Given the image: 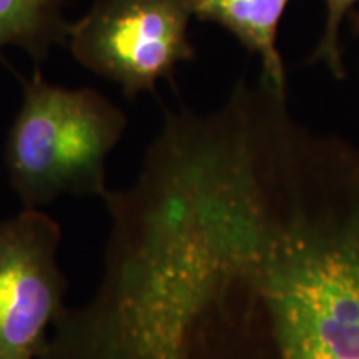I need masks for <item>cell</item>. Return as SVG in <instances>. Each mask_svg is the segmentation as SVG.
Returning <instances> with one entry per match:
<instances>
[{"label": "cell", "instance_id": "obj_7", "mask_svg": "<svg viewBox=\"0 0 359 359\" xmlns=\"http://www.w3.org/2000/svg\"><path fill=\"white\" fill-rule=\"evenodd\" d=\"M356 2L358 0H326L325 32L320 37V42L311 57V62H323L338 80L346 77L339 45V30L343 20L346 19Z\"/></svg>", "mask_w": 359, "mask_h": 359}, {"label": "cell", "instance_id": "obj_3", "mask_svg": "<svg viewBox=\"0 0 359 359\" xmlns=\"http://www.w3.org/2000/svg\"><path fill=\"white\" fill-rule=\"evenodd\" d=\"M191 17V0H98L70 27V48L83 67L135 98L195 58Z\"/></svg>", "mask_w": 359, "mask_h": 359}, {"label": "cell", "instance_id": "obj_6", "mask_svg": "<svg viewBox=\"0 0 359 359\" xmlns=\"http://www.w3.org/2000/svg\"><path fill=\"white\" fill-rule=\"evenodd\" d=\"M65 0H0V53L19 45L35 60L47 57L53 43L69 40L70 24L62 17Z\"/></svg>", "mask_w": 359, "mask_h": 359}, {"label": "cell", "instance_id": "obj_4", "mask_svg": "<svg viewBox=\"0 0 359 359\" xmlns=\"http://www.w3.org/2000/svg\"><path fill=\"white\" fill-rule=\"evenodd\" d=\"M60 224L35 208L0 219V359H40L64 309Z\"/></svg>", "mask_w": 359, "mask_h": 359}, {"label": "cell", "instance_id": "obj_2", "mask_svg": "<svg viewBox=\"0 0 359 359\" xmlns=\"http://www.w3.org/2000/svg\"><path fill=\"white\" fill-rule=\"evenodd\" d=\"M127 127L123 111L93 88L48 83L42 72L24 80V100L8 130L4 163L24 208L62 195L107 193V156Z\"/></svg>", "mask_w": 359, "mask_h": 359}, {"label": "cell", "instance_id": "obj_1", "mask_svg": "<svg viewBox=\"0 0 359 359\" xmlns=\"http://www.w3.org/2000/svg\"><path fill=\"white\" fill-rule=\"evenodd\" d=\"M95 296L40 359H359V147L240 80L168 111L142 170L103 195Z\"/></svg>", "mask_w": 359, "mask_h": 359}, {"label": "cell", "instance_id": "obj_5", "mask_svg": "<svg viewBox=\"0 0 359 359\" xmlns=\"http://www.w3.org/2000/svg\"><path fill=\"white\" fill-rule=\"evenodd\" d=\"M290 0H191L193 15L215 22L262 62L259 77L286 92V70L278 48V27Z\"/></svg>", "mask_w": 359, "mask_h": 359}, {"label": "cell", "instance_id": "obj_8", "mask_svg": "<svg viewBox=\"0 0 359 359\" xmlns=\"http://www.w3.org/2000/svg\"><path fill=\"white\" fill-rule=\"evenodd\" d=\"M353 20H354V29H356V32L359 34V13H356V15L353 17Z\"/></svg>", "mask_w": 359, "mask_h": 359}]
</instances>
